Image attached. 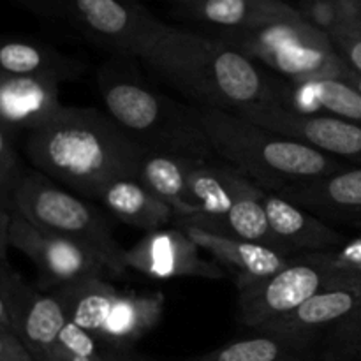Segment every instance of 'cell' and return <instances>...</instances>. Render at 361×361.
Returning <instances> with one entry per match:
<instances>
[{"label":"cell","mask_w":361,"mask_h":361,"mask_svg":"<svg viewBox=\"0 0 361 361\" xmlns=\"http://www.w3.org/2000/svg\"><path fill=\"white\" fill-rule=\"evenodd\" d=\"M360 307L361 281L356 284L317 293L293 312L264 324L257 330V334H268L289 338V341L312 344V341L321 331L334 330L337 324L355 314Z\"/></svg>","instance_id":"obj_13"},{"label":"cell","mask_w":361,"mask_h":361,"mask_svg":"<svg viewBox=\"0 0 361 361\" xmlns=\"http://www.w3.org/2000/svg\"><path fill=\"white\" fill-rule=\"evenodd\" d=\"M192 161L196 159L171 154H145L141 161V183L171 208L175 222L197 215L187 185V175Z\"/></svg>","instance_id":"obj_24"},{"label":"cell","mask_w":361,"mask_h":361,"mask_svg":"<svg viewBox=\"0 0 361 361\" xmlns=\"http://www.w3.org/2000/svg\"><path fill=\"white\" fill-rule=\"evenodd\" d=\"M240 53L264 63L282 80H348L351 67L344 62L330 37L307 21H279L252 30L214 32Z\"/></svg>","instance_id":"obj_6"},{"label":"cell","mask_w":361,"mask_h":361,"mask_svg":"<svg viewBox=\"0 0 361 361\" xmlns=\"http://www.w3.org/2000/svg\"><path fill=\"white\" fill-rule=\"evenodd\" d=\"M27 9L37 16L49 18V20H63V2L62 0H18Z\"/></svg>","instance_id":"obj_35"},{"label":"cell","mask_w":361,"mask_h":361,"mask_svg":"<svg viewBox=\"0 0 361 361\" xmlns=\"http://www.w3.org/2000/svg\"><path fill=\"white\" fill-rule=\"evenodd\" d=\"M137 60L196 106L240 113L271 104L275 76L221 39L161 23Z\"/></svg>","instance_id":"obj_1"},{"label":"cell","mask_w":361,"mask_h":361,"mask_svg":"<svg viewBox=\"0 0 361 361\" xmlns=\"http://www.w3.org/2000/svg\"><path fill=\"white\" fill-rule=\"evenodd\" d=\"M360 281V275L317 267L293 256L291 263L284 270L270 277L236 281L238 319L243 326L257 331L264 324L298 309L317 293L356 284Z\"/></svg>","instance_id":"obj_7"},{"label":"cell","mask_w":361,"mask_h":361,"mask_svg":"<svg viewBox=\"0 0 361 361\" xmlns=\"http://www.w3.org/2000/svg\"><path fill=\"white\" fill-rule=\"evenodd\" d=\"M97 201H101L122 222L147 233L171 228L175 224V214L171 208L145 187L140 178H120L109 182L99 192Z\"/></svg>","instance_id":"obj_23"},{"label":"cell","mask_w":361,"mask_h":361,"mask_svg":"<svg viewBox=\"0 0 361 361\" xmlns=\"http://www.w3.org/2000/svg\"><path fill=\"white\" fill-rule=\"evenodd\" d=\"M13 212L42 231L90 249L104 261L109 275L118 277L127 271L123 259L126 249L116 242L104 217L85 203L83 197L63 190L37 169L25 171L18 183L13 196Z\"/></svg>","instance_id":"obj_5"},{"label":"cell","mask_w":361,"mask_h":361,"mask_svg":"<svg viewBox=\"0 0 361 361\" xmlns=\"http://www.w3.org/2000/svg\"><path fill=\"white\" fill-rule=\"evenodd\" d=\"M360 18H361V2H360Z\"/></svg>","instance_id":"obj_41"},{"label":"cell","mask_w":361,"mask_h":361,"mask_svg":"<svg viewBox=\"0 0 361 361\" xmlns=\"http://www.w3.org/2000/svg\"><path fill=\"white\" fill-rule=\"evenodd\" d=\"M196 111L215 155L270 192L324 178L351 166L233 111L207 106H196Z\"/></svg>","instance_id":"obj_4"},{"label":"cell","mask_w":361,"mask_h":361,"mask_svg":"<svg viewBox=\"0 0 361 361\" xmlns=\"http://www.w3.org/2000/svg\"><path fill=\"white\" fill-rule=\"evenodd\" d=\"M168 2L175 4L176 7H187V6H194V4L203 2V0H168Z\"/></svg>","instance_id":"obj_40"},{"label":"cell","mask_w":361,"mask_h":361,"mask_svg":"<svg viewBox=\"0 0 361 361\" xmlns=\"http://www.w3.org/2000/svg\"><path fill=\"white\" fill-rule=\"evenodd\" d=\"M101 361H155L150 358H145V356L136 355L133 349H109L106 353V356Z\"/></svg>","instance_id":"obj_37"},{"label":"cell","mask_w":361,"mask_h":361,"mask_svg":"<svg viewBox=\"0 0 361 361\" xmlns=\"http://www.w3.org/2000/svg\"><path fill=\"white\" fill-rule=\"evenodd\" d=\"M263 192L264 189L261 192L254 194V196H247L240 200L222 217L207 219L194 215V217L176 221L173 226H197V228L217 233V235L222 236H231V238L259 243V245L270 247V249L282 254L281 247H279L277 240H275L274 233H271L270 224H268L267 212H264L263 201H261Z\"/></svg>","instance_id":"obj_25"},{"label":"cell","mask_w":361,"mask_h":361,"mask_svg":"<svg viewBox=\"0 0 361 361\" xmlns=\"http://www.w3.org/2000/svg\"><path fill=\"white\" fill-rule=\"evenodd\" d=\"M201 247L182 228L159 229L147 233L130 249H126L127 270H134L155 281L171 279H204L221 281L224 270L201 256Z\"/></svg>","instance_id":"obj_11"},{"label":"cell","mask_w":361,"mask_h":361,"mask_svg":"<svg viewBox=\"0 0 361 361\" xmlns=\"http://www.w3.org/2000/svg\"><path fill=\"white\" fill-rule=\"evenodd\" d=\"M25 152L39 173L92 200L109 182L140 178L147 154L108 113L66 106L27 134Z\"/></svg>","instance_id":"obj_2"},{"label":"cell","mask_w":361,"mask_h":361,"mask_svg":"<svg viewBox=\"0 0 361 361\" xmlns=\"http://www.w3.org/2000/svg\"><path fill=\"white\" fill-rule=\"evenodd\" d=\"M196 361H312V349L305 342L257 334L222 345Z\"/></svg>","instance_id":"obj_27"},{"label":"cell","mask_w":361,"mask_h":361,"mask_svg":"<svg viewBox=\"0 0 361 361\" xmlns=\"http://www.w3.org/2000/svg\"><path fill=\"white\" fill-rule=\"evenodd\" d=\"M348 83H351L353 87L356 88V90H358V94L361 95V76L360 74H356L355 71H351V73H349V76H348Z\"/></svg>","instance_id":"obj_39"},{"label":"cell","mask_w":361,"mask_h":361,"mask_svg":"<svg viewBox=\"0 0 361 361\" xmlns=\"http://www.w3.org/2000/svg\"><path fill=\"white\" fill-rule=\"evenodd\" d=\"M59 293L71 323L97 335L122 291L102 277H88L59 288Z\"/></svg>","instance_id":"obj_26"},{"label":"cell","mask_w":361,"mask_h":361,"mask_svg":"<svg viewBox=\"0 0 361 361\" xmlns=\"http://www.w3.org/2000/svg\"><path fill=\"white\" fill-rule=\"evenodd\" d=\"M67 321L69 317L59 289H34L13 316V328L34 361H44Z\"/></svg>","instance_id":"obj_21"},{"label":"cell","mask_w":361,"mask_h":361,"mask_svg":"<svg viewBox=\"0 0 361 361\" xmlns=\"http://www.w3.org/2000/svg\"><path fill=\"white\" fill-rule=\"evenodd\" d=\"M271 104L300 115H323L361 126V95L344 80L289 81L275 78Z\"/></svg>","instance_id":"obj_14"},{"label":"cell","mask_w":361,"mask_h":361,"mask_svg":"<svg viewBox=\"0 0 361 361\" xmlns=\"http://www.w3.org/2000/svg\"><path fill=\"white\" fill-rule=\"evenodd\" d=\"M298 257L307 263L317 264V267H326L331 270L361 277V226L358 235L348 238L344 245L328 250V252L300 254Z\"/></svg>","instance_id":"obj_31"},{"label":"cell","mask_w":361,"mask_h":361,"mask_svg":"<svg viewBox=\"0 0 361 361\" xmlns=\"http://www.w3.org/2000/svg\"><path fill=\"white\" fill-rule=\"evenodd\" d=\"M9 242L37 268L39 291H53L81 279L102 277L108 271L104 261L90 249L42 231L14 212Z\"/></svg>","instance_id":"obj_9"},{"label":"cell","mask_w":361,"mask_h":361,"mask_svg":"<svg viewBox=\"0 0 361 361\" xmlns=\"http://www.w3.org/2000/svg\"><path fill=\"white\" fill-rule=\"evenodd\" d=\"M0 324H2V326L11 328V330H13V321H11L9 310H7L6 303H4L2 295H0ZM13 331H14V330H13Z\"/></svg>","instance_id":"obj_38"},{"label":"cell","mask_w":361,"mask_h":361,"mask_svg":"<svg viewBox=\"0 0 361 361\" xmlns=\"http://www.w3.org/2000/svg\"><path fill=\"white\" fill-rule=\"evenodd\" d=\"M175 14L180 20L212 27L214 32L252 30L279 21L303 20L295 4L286 0H203L176 7Z\"/></svg>","instance_id":"obj_15"},{"label":"cell","mask_w":361,"mask_h":361,"mask_svg":"<svg viewBox=\"0 0 361 361\" xmlns=\"http://www.w3.org/2000/svg\"><path fill=\"white\" fill-rule=\"evenodd\" d=\"M20 154L14 145V134L0 126V203L13 212V196L23 178Z\"/></svg>","instance_id":"obj_30"},{"label":"cell","mask_w":361,"mask_h":361,"mask_svg":"<svg viewBox=\"0 0 361 361\" xmlns=\"http://www.w3.org/2000/svg\"><path fill=\"white\" fill-rule=\"evenodd\" d=\"M63 20L115 56L136 59L161 23L140 0H62Z\"/></svg>","instance_id":"obj_8"},{"label":"cell","mask_w":361,"mask_h":361,"mask_svg":"<svg viewBox=\"0 0 361 361\" xmlns=\"http://www.w3.org/2000/svg\"><path fill=\"white\" fill-rule=\"evenodd\" d=\"M330 348L334 355H361V307L348 319L330 330Z\"/></svg>","instance_id":"obj_33"},{"label":"cell","mask_w":361,"mask_h":361,"mask_svg":"<svg viewBox=\"0 0 361 361\" xmlns=\"http://www.w3.org/2000/svg\"><path fill=\"white\" fill-rule=\"evenodd\" d=\"M187 185L197 215L207 219L222 217L240 200L263 190L221 159L190 162Z\"/></svg>","instance_id":"obj_18"},{"label":"cell","mask_w":361,"mask_h":361,"mask_svg":"<svg viewBox=\"0 0 361 361\" xmlns=\"http://www.w3.org/2000/svg\"><path fill=\"white\" fill-rule=\"evenodd\" d=\"M162 293L122 291L104 326L95 337L113 349H133L159 324L164 314Z\"/></svg>","instance_id":"obj_22"},{"label":"cell","mask_w":361,"mask_h":361,"mask_svg":"<svg viewBox=\"0 0 361 361\" xmlns=\"http://www.w3.org/2000/svg\"><path fill=\"white\" fill-rule=\"evenodd\" d=\"M134 60L113 55L97 73L99 92L113 122L147 154L219 159L201 127L196 106L155 90L134 69Z\"/></svg>","instance_id":"obj_3"},{"label":"cell","mask_w":361,"mask_h":361,"mask_svg":"<svg viewBox=\"0 0 361 361\" xmlns=\"http://www.w3.org/2000/svg\"><path fill=\"white\" fill-rule=\"evenodd\" d=\"M11 221H13V212L0 203V261H7V250L11 247Z\"/></svg>","instance_id":"obj_36"},{"label":"cell","mask_w":361,"mask_h":361,"mask_svg":"<svg viewBox=\"0 0 361 361\" xmlns=\"http://www.w3.org/2000/svg\"><path fill=\"white\" fill-rule=\"evenodd\" d=\"M249 122L291 137L331 157L361 166V126L323 115H300L275 104L257 106L236 113Z\"/></svg>","instance_id":"obj_10"},{"label":"cell","mask_w":361,"mask_h":361,"mask_svg":"<svg viewBox=\"0 0 361 361\" xmlns=\"http://www.w3.org/2000/svg\"><path fill=\"white\" fill-rule=\"evenodd\" d=\"M0 361H34L21 338L0 324Z\"/></svg>","instance_id":"obj_34"},{"label":"cell","mask_w":361,"mask_h":361,"mask_svg":"<svg viewBox=\"0 0 361 361\" xmlns=\"http://www.w3.org/2000/svg\"><path fill=\"white\" fill-rule=\"evenodd\" d=\"M261 201L271 233L286 256L328 252L348 242V236L331 228L326 221L281 194L264 190Z\"/></svg>","instance_id":"obj_12"},{"label":"cell","mask_w":361,"mask_h":361,"mask_svg":"<svg viewBox=\"0 0 361 361\" xmlns=\"http://www.w3.org/2000/svg\"><path fill=\"white\" fill-rule=\"evenodd\" d=\"M176 228H182L201 249L212 254L224 267L238 271L236 281L270 277V275L284 270L291 263L289 256H284V254L277 252L270 247L259 245V243L222 236L197 228V226H176Z\"/></svg>","instance_id":"obj_20"},{"label":"cell","mask_w":361,"mask_h":361,"mask_svg":"<svg viewBox=\"0 0 361 361\" xmlns=\"http://www.w3.org/2000/svg\"><path fill=\"white\" fill-rule=\"evenodd\" d=\"M331 44L338 51V55L344 59V62L361 76V18L345 21L338 30L330 35Z\"/></svg>","instance_id":"obj_32"},{"label":"cell","mask_w":361,"mask_h":361,"mask_svg":"<svg viewBox=\"0 0 361 361\" xmlns=\"http://www.w3.org/2000/svg\"><path fill=\"white\" fill-rule=\"evenodd\" d=\"M361 0H298L296 11L303 21L330 37L348 20L360 14Z\"/></svg>","instance_id":"obj_28"},{"label":"cell","mask_w":361,"mask_h":361,"mask_svg":"<svg viewBox=\"0 0 361 361\" xmlns=\"http://www.w3.org/2000/svg\"><path fill=\"white\" fill-rule=\"evenodd\" d=\"M277 194L323 221L334 219L361 226V166L351 164L334 175L288 187Z\"/></svg>","instance_id":"obj_17"},{"label":"cell","mask_w":361,"mask_h":361,"mask_svg":"<svg viewBox=\"0 0 361 361\" xmlns=\"http://www.w3.org/2000/svg\"><path fill=\"white\" fill-rule=\"evenodd\" d=\"M109 349L94 334L67 321L44 361H101Z\"/></svg>","instance_id":"obj_29"},{"label":"cell","mask_w":361,"mask_h":361,"mask_svg":"<svg viewBox=\"0 0 361 361\" xmlns=\"http://www.w3.org/2000/svg\"><path fill=\"white\" fill-rule=\"evenodd\" d=\"M60 83L46 78H0V126L9 133H34L63 108Z\"/></svg>","instance_id":"obj_16"},{"label":"cell","mask_w":361,"mask_h":361,"mask_svg":"<svg viewBox=\"0 0 361 361\" xmlns=\"http://www.w3.org/2000/svg\"><path fill=\"white\" fill-rule=\"evenodd\" d=\"M83 71L80 60L48 42L23 35H0V78H46L62 83Z\"/></svg>","instance_id":"obj_19"}]
</instances>
